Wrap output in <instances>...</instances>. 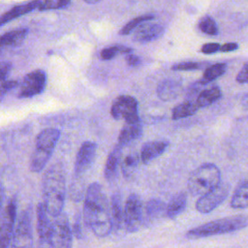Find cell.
Returning <instances> with one entry per match:
<instances>
[{
  "label": "cell",
  "instance_id": "1",
  "mask_svg": "<svg viewBox=\"0 0 248 248\" xmlns=\"http://www.w3.org/2000/svg\"><path fill=\"white\" fill-rule=\"evenodd\" d=\"M83 220L96 236L105 237L112 231L109 203L103 187L97 182L91 183L86 189Z\"/></svg>",
  "mask_w": 248,
  "mask_h": 248
},
{
  "label": "cell",
  "instance_id": "2",
  "mask_svg": "<svg viewBox=\"0 0 248 248\" xmlns=\"http://www.w3.org/2000/svg\"><path fill=\"white\" fill-rule=\"evenodd\" d=\"M43 204L51 217L62 213L66 197V178L63 166L52 164L47 168L42 180Z\"/></svg>",
  "mask_w": 248,
  "mask_h": 248
},
{
  "label": "cell",
  "instance_id": "3",
  "mask_svg": "<svg viewBox=\"0 0 248 248\" xmlns=\"http://www.w3.org/2000/svg\"><path fill=\"white\" fill-rule=\"evenodd\" d=\"M248 226V215H236L211 221L196 227L187 232L186 236L190 239L224 234L244 229Z\"/></svg>",
  "mask_w": 248,
  "mask_h": 248
},
{
  "label": "cell",
  "instance_id": "4",
  "mask_svg": "<svg viewBox=\"0 0 248 248\" xmlns=\"http://www.w3.org/2000/svg\"><path fill=\"white\" fill-rule=\"evenodd\" d=\"M59 138L60 131L55 128H46L40 132L36 138L35 148L30 159L31 171L39 172L44 170L52 155Z\"/></svg>",
  "mask_w": 248,
  "mask_h": 248
},
{
  "label": "cell",
  "instance_id": "5",
  "mask_svg": "<svg viewBox=\"0 0 248 248\" xmlns=\"http://www.w3.org/2000/svg\"><path fill=\"white\" fill-rule=\"evenodd\" d=\"M221 183L220 170L211 163L198 167L189 175L187 186L193 196H202Z\"/></svg>",
  "mask_w": 248,
  "mask_h": 248
},
{
  "label": "cell",
  "instance_id": "6",
  "mask_svg": "<svg viewBox=\"0 0 248 248\" xmlns=\"http://www.w3.org/2000/svg\"><path fill=\"white\" fill-rule=\"evenodd\" d=\"M73 232L69 219L65 213L52 217L48 238L50 248H72Z\"/></svg>",
  "mask_w": 248,
  "mask_h": 248
},
{
  "label": "cell",
  "instance_id": "7",
  "mask_svg": "<svg viewBox=\"0 0 248 248\" xmlns=\"http://www.w3.org/2000/svg\"><path fill=\"white\" fill-rule=\"evenodd\" d=\"M12 248H33L31 214L29 209L22 211L18 217L11 241Z\"/></svg>",
  "mask_w": 248,
  "mask_h": 248
},
{
  "label": "cell",
  "instance_id": "8",
  "mask_svg": "<svg viewBox=\"0 0 248 248\" xmlns=\"http://www.w3.org/2000/svg\"><path fill=\"white\" fill-rule=\"evenodd\" d=\"M142 202L140 196L132 193L126 200L124 206V226L128 232H136L142 223Z\"/></svg>",
  "mask_w": 248,
  "mask_h": 248
},
{
  "label": "cell",
  "instance_id": "9",
  "mask_svg": "<svg viewBox=\"0 0 248 248\" xmlns=\"http://www.w3.org/2000/svg\"><path fill=\"white\" fill-rule=\"evenodd\" d=\"M230 189L229 183L221 182L215 188L200 197L196 202V209L203 214L211 212L227 199Z\"/></svg>",
  "mask_w": 248,
  "mask_h": 248
},
{
  "label": "cell",
  "instance_id": "10",
  "mask_svg": "<svg viewBox=\"0 0 248 248\" xmlns=\"http://www.w3.org/2000/svg\"><path fill=\"white\" fill-rule=\"evenodd\" d=\"M16 203L11 200L0 213V248H9L16 224Z\"/></svg>",
  "mask_w": 248,
  "mask_h": 248
},
{
  "label": "cell",
  "instance_id": "11",
  "mask_svg": "<svg viewBox=\"0 0 248 248\" xmlns=\"http://www.w3.org/2000/svg\"><path fill=\"white\" fill-rule=\"evenodd\" d=\"M46 86V75L43 70H34L28 73L22 79L18 98H30L44 92Z\"/></svg>",
  "mask_w": 248,
  "mask_h": 248
},
{
  "label": "cell",
  "instance_id": "12",
  "mask_svg": "<svg viewBox=\"0 0 248 248\" xmlns=\"http://www.w3.org/2000/svg\"><path fill=\"white\" fill-rule=\"evenodd\" d=\"M110 114L116 120L132 121L139 119L137 100L130 95L118 96L111 104Z\"/></svg>",
  "mask_w": 248,
  "mask_h": 248
},
{
  "label": "cell",
  "instance_id": "13",
  "mask_svg": "<svg viewBox=\"0 0 248 248\" xmlns=\"http://www.w3.org/2000/svg\"><path fill=\"white\" fill-rule=\"evenodd\" d=\"M96 150L97 144L90 140H86L80 145L75 163L76 175L83 174L91 167L96 155Z\"/></svg>",
  "mask_w": 248,
  "mask_h": 248
},
{
  "label": "cell",
  "instance_id": "14",
  "mask_svg": "<svg viewBox=\"0 0 248 248\" xmlns=\"http://www.w3.org/2000/svg\"><path fill=\"white\" fill-rule=\"evenodd\" d=\"M164 26L159 23L144 22L136 29L133 40L140 44H146L159 39L164 34Z\"/></svg>",
  "mask_w": 248,
  "mask_h": 248
},
{
  "label": "cell",
  "instance_id": "15",
  "mask_svg": "<svg viewBox=\"0 0 248 248\" xmlns=\"http://www.w3.org/2000/svg\"><path fill=\"white\" fill-rule=\"evenodd\" d=\"M183 90L182 83L173 78H166L162 80L157 86L158 97L165 102L172 101L178 98Z\"/></svg>",
  "mask_w": 248,
  "mask_h": 248
},
{
  "label": "cell",
  "instance_id": "16",
  "mask_svg": "<svg viewBox=\"0 0 248 248\" xmlns=\"http://www.w3.org/2000/svg\"><path fill=\"white\" fill-rule=\"evenodd\" d=\"M142 132L141 122L139 119L132 120V121H125L119 136H118V142L117 145L123 147L132 141L138 140Z\"/></svg>",
  "mask_w": 248,
  "mask_h": 248
},
{
  "label": "cell",
  "instance_id": "17",
  "mask_svg": "<svg viewBox=\"0 0 248 248\" xmlns=\"http://www.w3.org/2000/svg\"><path fill=\"white\" fill-rule=\"evenodd\" d=\"M51 218L52 217L49 216L43 202H40L37 206V231L39 238L43 244L48 245V238L52 220Z\"/></svg>",
  "mask_w": 248,
  "mask_h": 248
},
{
  "label": "cell",
  "instance_id": "18",
  "mask_svg": "<svg viewBox=\"0 0 248 248\" xmlns=\"http://www.w3.org/2000/svg\"><path fill=\"white\" fill-rule=\"evenodd\" d=\"M28 34V29L17 28L4 33L0 36V57L7 49L19 46Z\"/></svg>",
  "mask_w": 248,
  "mask_h": 248
},
{
  "label": "cell",
  "instance_id": "19",
  "mask_svg": "<svg viewBox=\"0 0 248 248\" xmlns=\"http://www.w3.org/2000/svg\"><path fill=\"white\" fill-rule=\"evenodd\" d=\"M167 140H152L145 142L140 149V158L143 164H148L158 156L162 155L168 148Z\"/></svg>",
  "mask_w": 248,
  "mask_h": 248
},
{
  "label": "cell",
  "instance_id": "20",
  "mask_svg": "<svg viewBox=\"0 0 248 248\" xmlns=\"http://www.w3.org/2000/svg\"><path fill=\"white\" fill-rule=\"evenodd\" d=\"M122 159V147L116 145L108 154L105 166L104 174L108 181H113L118 173V169L120 168V163Z\"/></svg>",
  "mask_w": 248,
  "mask_h": 248
},
{
  "label": "cell",
  "instance_id": "21",
  "mask_svg": "<svg viewBox=\"0 0 248 248\" xmlns=\"http://www.w3.org/2000/svg\"><path fill=\"white\" fill-rule=\"evenodd\" d=\"M110 217L112 230L115 232H121L125 229L124 226V210L122 207V200L119 194H113L110 198Z\"/></svg>",
  "mask_w": 248,
  "mask_h": 248
},
{
  "label": "cell",
  "instance_id": "22",
  "mask_svg": "<svg viewBox=\"0 0 248 248\" xmlns=\"http://www.w3.org/2000/svg\"><path fill=\"white\" fill-rule=\"evenodd\" d=\"M39 1H32L27 2L24 4H19L16 6H14L9 11L5 12L0 16V26L8 23L9 21L14 20L15 18H17L23 15H26L34 10H38Z\"/></svg>",
  "mask_w": 248,
  "mask_h": 248
},
{
  "label": "cell",
  "instance_id": "23",
  "mask_svg": "<svg viewBox=\"0 0 248 248\" xmlns=\"http://www.w3.org/2000/svg\"><path fill=\"white\" fill-rule=\"evenodd\" d=\"M222 97L221 89L217 85L206 86L197 97L195 103L199 108H206L217 102Z\"/></svg>",
  "mask_w": 248,
  "mask_h": 248
},
{
  "label": "cell",
  "instance_id": "24",
  "mask_svg": "<svg viewBox=\"0 0 248 248\" xmlns=\"http://www.w3.org/2000/svg\"><path fill=\"white\" fill-rule=\"evenodd\" d=\"M231 206L234 209L248 207V180H242L236 186L231 199Z\"/></svg>",
  "mask_w": 248,
  "mask_h": 248
},
{
  "label": "cell",
  "instance_id": "25",
  "mask_svg": "<svg viewBox=\"0 0 248 248\" xmlns=\"http://www.w3.org/2000/svg\"><path fill=\"white\" fill-rule=\"evenodd\" d=\"M187 204V195L184 192H180L173 196L170 202L166 207V215L170 219L176 218L179 214H181Z\"/></svg>",
  "mask_w": 248,
  "mask_h": 248
},
{
  "label": "cell",
  "instance_id": "26",
  "mask_svg": "<svg viewBox=\"0 0 248 248\" xmlns=\"http://www.w3.org/2000/svg\"><path fill=\"white\" fill-rule=\"evenodd\" d=\"M166 207L167 205L163 201L159 199H151L145 203V216L148 220L158 219L163 215H166Z\"/></svg>",
  "mask_w": 248,
  "mask_h": 248
},
{
  "label": "cell",
  "instance_id": "27",
  "mask_svg": "<svg viewBox=\"0 0 248 248\" xmlns=\"http://www.w3.org/2000/svg\"><path fill=\"white\" fill-rule=\"evenodd\" d=\"M139 166V155L137 152H130L121 159L120 170L125 178L132 177Z\"/></svg>",
  "mask_w": 248,
  "mask_h": 248
},
{
  "label": "cell",
  "instance_id": "28",
  "mask_svg": "<svg viewBox=\"0 0 248 248\" xmlns=\"http://www.w3.org/2000/svg\"><path fill=\"white\" fill-rule=\"evenodd\" d=\"M199 110L198 106L195 102H184L175 106L171 110V118L178 120L195 114Z\"/></svg>",
  "mask_w": 248,
  "mask_h": 248
},
{
  "label": "cell",
  "instance_id": "29",
  "mask_svg": "<svg viewBox=\"0 0 248 248\" xmlns=\"http://www.w3.org/2000/svg\"><path fill=\"white\" fill-rule=\"evenodd\" d=\"M227 68H228V66H227L226 63L213 64V65H211V66H209L208 68L205 69L201 80L203 83L208 84V83L212 82L213 80H215L216 78L223 76L226 73Z\"/></svg>",
  "mask_w": 248,
  "mask_h": 248
},
{
  "label": "cell",
  "instance_id": "30",
  "mask_svg": "<svg viewBox=\"0 0 248 248\" xmlns=\"http://www.w3.org/2000/svg\"><path fill=\"white\" fill-rule=\"evenodd\" d=\"M154 15L151 14H147V15H142L140 16H137L133 19H131L130 21H128L119 31V34L122 36L128 35L131 32H133L135 29H137L140 25H141L144 22H148L150 20H152L154 18Z\"/></svg>",
  "mask_w": 248,
  "mask_h": 248
},
{
  "label": "cell",
  "instance_id": "31",
  "mask_svg": "<svg viewBox=\"0 0 248 248\" xmlns=\"http://www.w3.org/2000/svg\"><path fill=\"white\" fill-rule=\"evenodd\" d=\"M132 52H133V48L131 47H128L123 45H113V46L103 48L100 52V57L102 60H110L114 58L118 53L128 54Z\"/></svg>",
  "mask_w": 248,
  "mask_h": 248
},
{
  "label": "cell",
  "instance_id": "32",
  "mask_svg": "<svg viewBox=\"0 0 248 248\" xmlns=\"http://www.w3.org/2000/svg\"><path fill=\"white\" fill-rule=\"evenodd\" d=\"M199 29L209 36H215L218 34L219 29L215 20L209 16H203L198 22Z\"/></svg>",
  "mask_w": 248,
  "mask_h": 248
},
{
  "label": "cell",
  "instance_id": "33",
  "mask_svg": "<svg viewBox=\"0 0 248 248\" xmlns=\"http://www.w3.org/2000/svg\"><path fill=\"white\" fill-rule=\"evenodd\" d=\"M71 5V1L68 0H46L39 1L38 10L39 11H47V10H57L65 9Z\"/></svg>",
  "mask_w": 248,
  "mask_h": 248
},
{
  "label": "cell",
  "instance_id": "34",
  "mask_svg": "<svg viewBox=\"0 0 248 248\" xmlns=\"http://www.w3.org/2000/svg\"><path fill=\"white\" fill-rule=\"evenodd\" d=\"M206 86H207V84L203 83L202 80H199V81H196V82L192 83V84L188 87V89H187V91H186V95H185V97H186V102H193L192 100H193L194 98L197 99V97L199 96V94H200Z\"/></svg>",
  "mask_w": 248,
  "mask_h": 248
},
{
  "label": "cell",
  "instance_id": "35",
  "mask_svg": "<svg viewBox=\"0 0 248 248\" xmlns=\"http://www.w3.org/2000/svg\"><path fill=\"white\" fill-rule=\"evenodd\" d=\"M202 67V64L195 61H187V62H180L177 64H174L171 67V70L173 71H194L197 69H200Z\"/></svg>",
  "mask_w": 248,
  "mask_h": 248
},
{
  "label": "cell",
  "instance_id": "36",
  "mask_svg": "<svg viewBox=\"0 0 248 248\" xmlns=\"http://www.w3.org/2000/svg\"><path fill=\"white\" fill-rule=\"evenodd\" d=\"M18 85V82L16 80H5L0 83V102L4 99V97L7 95L9 91L14 89Z\"/></svg>",
  "mask_w": 248,
  "mask_h": 248
},
{
  "label": "cell",
  "instance_id": "37",
  "mask_svg": "<svg viewBox=\"0 0 248 248\" xmlns=\"http://www.w3.org/2000/svg\"><path fill=\"white\" fill-rule=\"evenodd\" d=\"M220 46L221 45L217 43H207L202 46L200 51L203 54H213L220 50Z\"/></svg>",
  "mask_w": 248,
  "mask_h": 248
},
{
  "label": "cell",
  "instance_id": "38",
  "mask_svg": "<svg viewBox=\"0 0 248 248\" xmlns=\"http://www.w3.org/2000/svg\"><path fill=\"white\" fill-rule=\"evenodd\" d=\"M12 70V63L9 61H0V83L5 81Z\"/></svg>",
  "mask_w": 248,
  "mask_h": 248
},
{
  "label": "cell",
  "instance_id": "39",
  "mask_svg": "<svg viewBox=\"0 0 248 248\" xmlns=\"http://www.w3.org/2000/svg\"><path fill=\"white\" fill-rule=\"evenodd\" d=\"M238 83H248V62L245 63L235 77Z\"/></svg>",
  "mask_w": 248,
  "mask_h": 248
},
{
  "label": "cell",
  "instance_id": "40",
  "mask_svg": "<svg viewBox=\"0 0 248 248\" xmlns=\"http://www.w3.org/2000/svg\"><path fill=\"white\" fill-rule=\"evenodd\" d=\"M125 61L127 63V65L130 66V67H138L141 63L140 58L138 55L134 54V53L125 54Z\"/></svg>",
  "mask_w": 248,
  "mask_h": 248
},
{
  "label": "cell",
  "instance_id": "41",
  "mask_svg": "<svg viewBox=\"0 0 248 248\" xmlns=\"http://www.w3.org/2000/svg\"><path fill=\"white\" fill-rule=\"evenodd\" d=\"M72 232H74L78 238L82 237V227H81V222H80V218L78 215L75 217Z\"/></svg>",
  "mask_w": 248,
  "mask_h": 248
},
{
  "label": "cell",
  "instance_id": "42",
  "mask_svg": "<svg viewBox=\"0 0 248 248\" xmlns=\"http://www.w3.org/2000/svg\"><path fill=\"white\" fill-rule=\"evenodd\" d=\"M238 48V45L236 43H227L224 45H221L220 50L222 52H231L233 50H236Z\"/></svg>",
  "mask_w": 248,
  "mask_h": 248
},
{
  "label": "cell",
  "instance_id": "43",
  "mask_svg": "<svg viewBox=\"0 0 248 248\" xmlns=\"http://www.w3.org/2000/svg\"><path fill=\"white\" fill-rule=\"evenodd\" d=\"M241 105L245 109H248V93H246L241 99Z\"/></svg>",
  "mask_w": 248,
  "mask_h": 248
},
{
  "label": "cell",
  "instance_id": "44",
  "mask_svg": "<svg viewBox=\"0 0 248 248\" xmlns=\"http://www.w3.org/2000/svg\"><path fill=\"white\" fill-rule=\"evenodd\" d=\"M84 2H85L86 4L92 5V4H97V3H99L100 0H84Z\"/></svg>",
  "mask_w": 248,
  "mask_h": 248
}]
</instances>
